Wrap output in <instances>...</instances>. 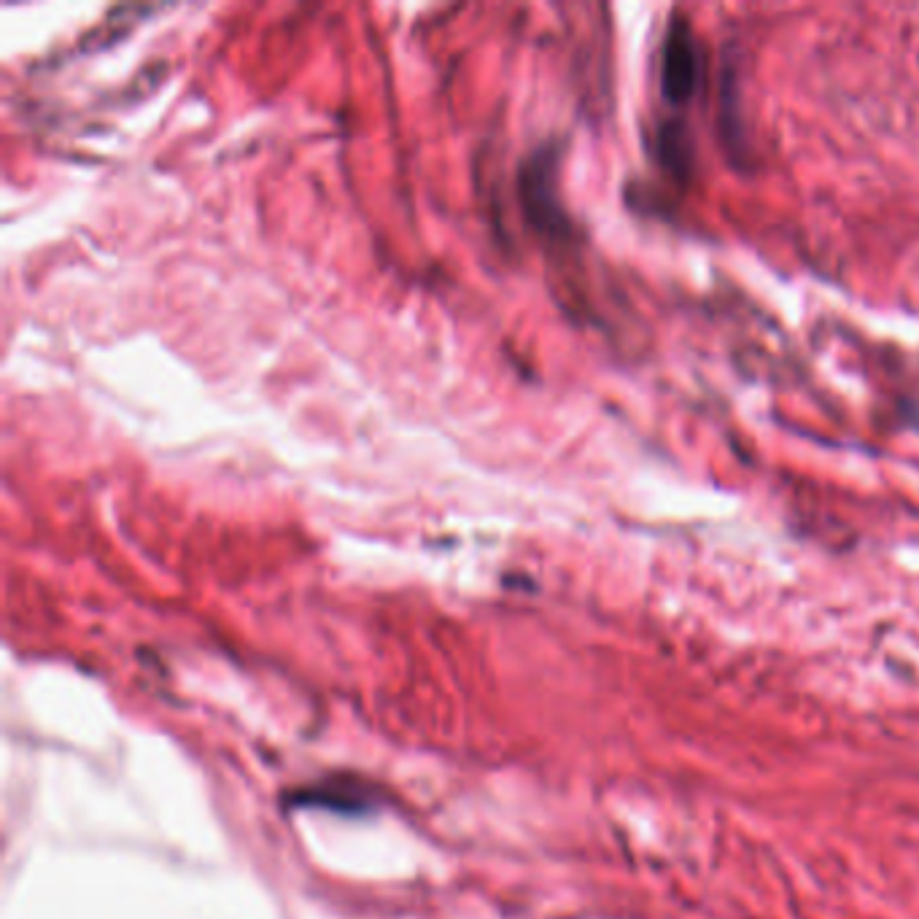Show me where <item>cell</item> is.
Returning <instances> with one entry per match:
<instances>
[{"label":"cell","instance_id":"6da1fadb","mask_svg":"<svg viewBox=\"0 0 919 919\" xmlns=\"http://www.w3.org/2000/svg\"><path fill=\"white\" fill-rule=\"evenodd\" d=\"M520 203L535 233L556 246L575 241V224L558 201V151L542 146L520 167Z\"/></svg>","mask_w":919,"mask_h":919},{"label":"cell","instance_id":"7a4b0ae2","mask_svg":"<svg viewBox=\"0 0 919 919\" xmlns=\"http://www.w3.org/2000/svg\"><path fill=\"white\" fill-rule=\"evenodd\" d=\"M702 51L683 11H674L661 47V95L672 106H685L698 92Z\"/></svg>","mask_w":919,"mask_h":919},{"label":"cell","instance_id":"3957f363","mask_svg":"<svg viewBox=\"0 0 919 919\" xmlns=\"http://www.w3.org/2000/svg\"><path fill=\"white\" fill-rule=\"evenodd\" d=\"M655 157L666 176L677 184H687L696 170V149L683 119H664L655 130Z\"/></svg>","mask_w":919,"mask_h":919},{"label":"cell","instance_id":"277c9868","mask_svg":"<svg viewBox=\"0 0 919 919\" xmlns=\"http://www.w3.org/2000/svg\"><path fill=\"white\" fill-rule=\"evenodd\" d=\"M720 133L725 135L729 154H744V133L742 117H739V95L734 92V76H725L723 89H720Z\"/></svg>","mask_w":919,"mask_h":919}]
</instances>
